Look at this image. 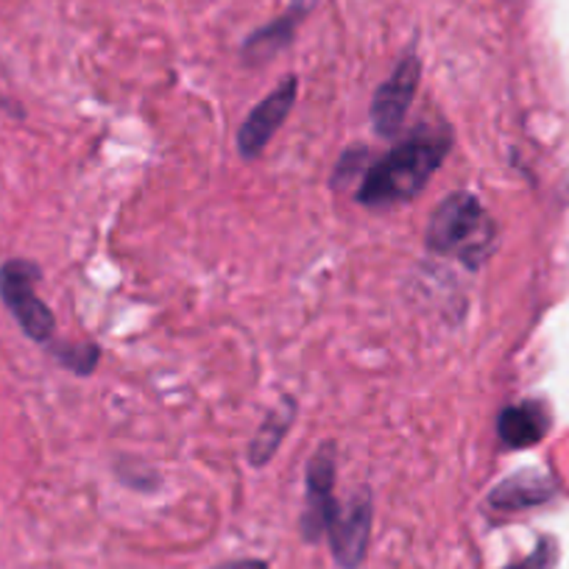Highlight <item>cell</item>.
<instances>
[{
	"label": "cell",
	"instance_id": "15",
	"mask_svg": "<svg viewBox=\"0 0 569 569\" xmlns=\"http://www.w3.org/2000/svg\"><path fill=\"white\" fill-rule=\"evenodd\" d=\"M216 569H268V563L260 561V558H238V561L218 563Z\"/></svg>",
	"mask_w": 569,
	"mask_h": 569
},
{
	"label": "cell",
	"instance_id": "3",
	"mask_svg": "<svg viewBox=\"0 0 569 569\" xmlns=\"http://www.w3.org/2000/svg\"><path fill=\"white\" fill-rule=\"evenodd\" d=\"M42 279V268L26 257H12L0 266V302L12 313L26 338L34 343H51L57 330V316L37 297V282Z\"/></svg>",
	"mask_w": 569,
	"mask_h": 569
},
{
	"label": "cell",
	"instance_id": "9",
	"mask_svg": "<svg viewBox=\"0 0 569 569\" xmlns=\"http://www.w3.org/2000/svg\"><path fill=\"white\" fill-rule=\"evenodd\" d=\"M556 491L558 486L552 475L541 472V469H522V472L500 480L491 489L486 506L497 513L530 511V508H539L545 502H550L556 497Z\"/></svg>",
	"mask_w": 569,
	"mask_h": 569
},
{
	"label": "cell",
	"instance_id": "14",
	"mask_svg": "<svg viewBox=\"0 0 569 569\" xmlns=\"http://www.w3.org/2000/svg\"><path fill=\"white\" fill-rule=\"evenodd\" d=\"M552 567H556V541L541 539L528 558H522V561L511 563V567L506 569H552Z\"/></svg>",
	"mask_w": 569,
	"mask_h": 569
},
{
	"label": "cell",
	"instance_id": "13",
	"mask_svg": "<svg viewBox=\"0 0 569 569\" xmlns=\"http://www.w3.org/2000/svg\"><path fill=\"white\" fill-rule=\"evenodd\" d=\"M366 160H369V151L366 149H349L347 154L341 157V162H338V168H336V177H332V184H336V188H341L343 182H352L355 177H360L363 179V173H366Z\"/></svg>",
	"mask_w": 569,
	"mask_h": 569
},
{
	"label": "cell",
	"instance_id": "11",
	"mask_svg": "<svg viewBox=\"0 0 569 569\" xmlns=\"http://www.w3.org/2000/svg\"><path fill=\"white\" fill-rule=\"evenodd\" d=\"M293 421H297V399L282 397L277 408L262 419V425L257 427L254 439L249 445V463L251 467H266L273 456H277L279 445L284 441V436L291 433Z\"/></svg>",
	"mask_w": 569,
	"mask_h": 569
},
{
	"label": "cell",
	"instance_id": "2",
	"mask_svg": "<svg viewBox=\"0 0 569 569\" xmlns=\"http://www.w3.org/2000/svg\"><path fill=\"white\" fill-rule=\"evenodd\" d=\"M495 221L478 196L458 190L450 193L427 223V249L441 257H456L469 268L483 266L495 246Z\"/></svg>",
	"mask_w": 569,
	"mask_h": 569
},
{
	"label": "cell",
	"instance_id": "16",
	"mask_svg": "<svg viewBox=\"0 0 569 569\" xmlns=\"http://www.w3.org/2000/svg\"><path fill=\"white\" fill-rule=\"evenodd\" d=\"M0 109H7V112H12L14 118H23V109H20V103L18 101H12V98H3L0 96Z\"/></svg>",
	"mask_w": 569,
	"mask_h": 569
},
{
	"label": "cell",
	"instance_id": "8",
	"mask_svg": "<svg viewBox=\"0 0 569 569\" xmlns=\"http://www.w3.org/2000/svg\"><path fill=\"white\" fill-rule=\"evenodd\" d=\"M316 3H319V0H291L288 9H284V14H279L277 20H271V23H266L262 29L251 31V34L246 37L243 48H240V59H243L246 64H251V68H254V64L271 62L277 53H282L284 48L291 46L299 23L313 12Z\"/></svg>",
	"mask_w": 569,
	"mask_h": 569
},
{
	"label": "cell",
	"instance_id": "4",
	"mask_svg": "<svg viewBox=\"0 0 569 569\" xmlns=\"http://www.w3.org/2000/svg\"><path fill=\"white\" fill-rule=\"evenodd\" d=\"M371 519H375V502L371 491L358 489L347 502H338L327 522V539H330L332 558L341 569H358L369 552Z\"/></svg>",
	"mask_w": 569,
	"mask_h": 569
},
{
	"label": "cell",
	"instance_id": "6",
	"mask_svg": "<svg viewBox=\"0 0 569 569\" xmlns=\"http://www.w3.org/2000/svg\"><path fill=\"white\" fill-rule=\"evenodd\" d=\"M338 450L332 441H325L305 469V486H308V506L302 513L305 541H319L327 533L332 511L338 508L336 500V475H338Z\"/></svg>",
	"mask_w": 569,
	"mask_h": 569
},
{
	"label": "cell",
	"instance_id": "10",
	"mask_svg": "<svg viewBox=\"0 0 569 569\" xmlns=\"http://www.w3.org/2000/svg\"><path fill=\"white\" fill-rule=\"evenodd\" d=\"M550 430V413L541 402L525 399V402L508 405L497 419V436L508 450H528L536 447Z\"/></svg>",
	"mask_w": 569,
	"mask_h": 569
},
{
	"label": "cell",
	"instance_id": "1",
	"mask_svg": "<svg viewBox=\"0 0 569 569\" xmlns=\"http://www.w3.org/2000/svg\"><path fill=\"white\" fill-rule=\"evenodd\" d=\"M450 149L452 131L447 126H416L388 154L369 162L355 199L371 210L405 204L427 188Z\"/></svg>",
	"mask_w": 569,
	"mask_h": 569
},
{
	"label": "cell",
	"instance_id": "12",
	"mask_svg": "<svg viewBox=\"0 0 569 569\" xmlns=\"http://www.w3.org/2000/svg\"><path fill=\"white\" fill-rule=\"evenodd\" d=\"M48 355L57 360L59 366H64L68 371H73L76 377H87L96 371L98 360H101V349L90 341H59V343H48Z\"/></svg>",
	"mask_w": 569,
	"mask_h": 569
},
{
	"label": "cell",
	"instance_id": "5",
	"mask_svg": "<svg viewBox=\"0 0 569 569\" xmlns=\"http://www.w3.org/2000/svg\"><path fill=\"white\" fill-rule=\"evenodd\" d=\"M419 81L421 62L416 53H408L393 68V73L377 87L375 98H371V123H375L377 134L386 137V140H393L402 131L405 118H408L410 107H413Z\"/></svg>",
	"mask_w": 569,
	"mask_h": 569
},
{
	"label": "cell",
	"instance_id": "7",
	"mask_svg": "<svg viewBox=\"0 0 569 569\" xmlns=\"http://www.w3.org/2000/svg\"><path fill=\"white\" fill-rule=\"evenodd\" d=\"M297 92L299 79L297 76H288V79L279 81L271 96H266L251 109L249 118L243 120L238 131V154L243 160H257L266 151V146L273 140L279 126L291 114L293 103H297Z\"/></svg>",
	"mask_w": 569,
	"mask_h": 569
}]
</instances>
